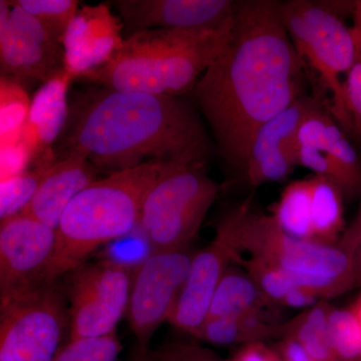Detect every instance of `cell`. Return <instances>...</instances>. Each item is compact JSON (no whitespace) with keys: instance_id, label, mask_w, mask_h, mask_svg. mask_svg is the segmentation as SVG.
Returning a JSON list of instances; mask_svg holds the SVG:
<instances>
[{"instance_id":"603a6c76","label":"cell","mask_w":361,"mask_h":361,"mask_svg":"<svg viewBox=\"0 0 361 361\" xmlns=\"http://www.w3.org/2000/svg\"><path fill=\"white\" fill-rule=\"evenodd\" d=\"M278 226L294 238L313 240L310 177L289 183L279 200L271 207Z\"/></svg>"},{"instance_id":"4316f807","label":"cell","mask_w":361,"mask_h":361,"mask_svg":"<svg viewBox=\"0 0 361 361\" xmlns=\"http://www.w3.org/2000/svg\"><path fill=\"white\" fill-rule=\"evenodd\" d=\"M13 2L32 14L51 37L61 44L78 11V1L75 0H16Z\"/></svg>"},{"instance_id":"5bb4252c","label":"cell","mask_w":361,"mask_h":361,"mask_svg":"<svg viewBox=\"0 0 361 361\" xmlns=\"http://www.w3.org/2000/svg\"><path fill=\"white\" fill-rule=\"evenodd\" d=\"M298 166L337 185L344 197L361 192V158L323 104L308 114L298 133Z\"/></svg>"},{"instance_id":"d6a6232c","label":"cell","mask_w":361,"mask_h":361,"mask_svg":"<svg viewBox=\"0 0 361 361\" xmlns=\"http://www.w3.org/2000/svg\"><path fill=\"white\" fill-rule=\"evenodd\" d=\"M337 245L348 254L355 273V287H361V203L355 219L342 233Z\"/></svg>"},{"instance_id":"d4e9b609","label":"cell","mask_w":361,"mask_h":361,"mask_svg":"<svg viewBox=\"0 0 361 361\" xmlns=\"http://www.w3.org/2000/svg\"><path fill=\"white\" fill-rule=\"evenodd\" d=\"M0 99L1 148H6L20 142L32 103L25 90L18 82L6 77L1 78Z\"/></svg>"},{"instance_id":"8992f818","label":"cell","mask_w":361,"mask_h":361,"mask_svg":"<svg viewBox=\"0 0 361 361\" xmlns=\"http://www.w3.org/2000/svg\"><path fill=\"white\" fill-rule=\"evenodd\" d=\"M282 23L304 63L317 71L323 85L331 92L329 111L348 135L351 123L346 106L345 87L341 75L356 61L353 30L341 16L325 8L320 1L290 0L278 2Z\"/></svg>"},{"instance_id":"83f0119b","label":"cell","mask_w":361,"mask_h":361,"mask_svg":"<svg viewBox=\"0 0 361 361\" xmlns=\"http://www.w3.org/2000/svg\"><path fill=\"white\" fill-rule=\"evenodd\" d=\"M237 264L249 273L266 298L274 305H280L289 292L300 287L293 275L258 259L242 256Z\"/></svg>"},{"instance_id":"ba28073f","label":"cell","mask_w":361,"mask_h":361,"mask_svg":"<svg viewBox=\"0 0 361 361\" xmlns=\"http://www.w3.org/2000/svg\"><path fill=\"white\" fill-rule=\"evenodd\" d=\"M68 329L58 281L0 300V361H52Z\"/></svg>"},{"instance_id":"7c38bea8","label":"cell","mask_w":361,"mask_h":361,"mask_svg":"<svg viewBox=\"0 0 361 361\" xmlns=\"http://www.w3.org/2000/svg\"><path fill=\"white\" fill-rule=\"evenodd\" d=\"M0 66L4 75L45 82L66 70L65 47L32 14L0 1Z\"/></svg>"},{"instance_id":"1f68e13d","label":"cell","mask_w":361,"mask_h":361,"mask_svg":"<svg viewBox=\"0 0 361 361\" xmlns=\"http://www.w3.org/2000/svg\"><path fill=\"white\" fill-rule=\"evenodd\" d=\"M351 135L361 146V61L356 59L344 80Z\"/></svg>"},{"instance_id":"d6986e66","label":"cell","mask_w":361,"mask_h":361,"mask_svg":"<svg viewBox=\"0 0 361 361\" xmlns=\"http://www.w3.org/2000/svg\"><path fill=\"white\" fill-rule=\"evenodd\" d=\"M73 78L66 68L45 82L33 97L20 139L30 161L39 160V157L51 153V145L58 141L65 129L70 109L66 94Z\"/></svg>"},{"instance_id":"8fae6325","label":"cell","mask_w":361,"mask_h":361,"mask_svg":"<svg viewBox=\"0 0 361 361\" xmlns=\"http://www.w3.org/2000/svg\"><path fill=\"white\" fill-rule=\"evenodd\" d=\"M241 215L240 203L220 221L213 241L195 252L186 282L169 322L175 329L195 337L205 323L221 279L228 268L243 256L240 248Z\"/></svg>"},{"instance_id":"4fadbf2b","label":"cell","mask_w":361,"mask_h":361,"mask_svg":"<svg viewBox=\"0 0 361 361\" xmlns=\"http://www.w3.org/2000/svg\"><path fill=\"white\" fill-rule=\"evenodd\" d=\"M56 230L20 213L0 226V300L47 282Z\"/></svg>"},{"instance_id":"cb8c5ba5","label":"cell","mask_w":361,"mask_h":361,"mask_svg":"<svg viewBox=\"0 0 361 361\" xmlns=\"http://www.w3.org/2000/svg\"><path fill=\"white\" fill-rule=\"evenodd\" d=\"M51 154L37 161V165L30 170L1 180L0 191V219H8L25 210L37 193L40 183L49 168L56 163Z\"/></svg>"},{"instance_id":"ac0fdd59","label":"cell","mask_w":361,"mask_h":361,"mask_svg":"<svg viewBox=\"0 0 361 361\" xmlns=\"http://www.w3.org/2000/svg\"><path fill=\"white\" fill-rule=\"evenodd\" d=\"M94 180L97 169L84 156L66 154L49 168L37 193L21 213L56 230L68 204Z\"/></svg>"},{"instance_id":"f35d334b","label":"cell","mask_w":361,"mask_h":361,"mask_svg":"<svg viewBox=\"0 0 361 361\" xmlns=\"http://www.w3.org/2000/svg\"><path fill=\"white\" fill-rule=\"evenodd\" d=\"M353 13V18H355V26L353 27L361 28V0L355 1Z\"/></svg>"},{"instance_id":"7402d4cb","label":"cell","mask_w":361,"mask_h":361,"mask_svg":"<svg viewBox=\"0 0 361 361\" xmlns=\"http://www.w3.org/2000/svg\"><path fill=\"white\" fill-rule=\"evenodd\" d=\"M331 305L319 302L281 325L280 336L290 337L316 361H337L329 336V315Z\"/></svg>"},{"instance_id":"e0dca14e","label":"cell","mask_w":361,"mask_h":361,"mask_svg":"<svg viewBox=\"0 0 361 361\" xmlns=\"http://www.w3.org/2000/svg\"><path fill=\"white\" fill-rule=\"evenodd\" d=\"M122 27L104 4L80 9L63 37L66 70L80 78L106 63L123 42Z\"/></svg>"},{"instance_id":"484cf974","label":"cell","mask_w":361,"mask_h":361,"mask_svg":"<svg viewBox=\"0 0 361 361\" xmlns=\"http://www.w3.org/2000/svg\"><path fill=\"white\" fill-rule=\"evenodd\" d=\"M330 341L337 361H361V327L351 307L331 306Z\"/></svg>"},{"instance_id":"e575fe53","label":"cell","mask_w":361,"mask_h":361,"mask_svg":"<svg viewBox=\"0 0 361 361\" xmlns=\"http://www.w3.org/2000/svg\"><path fill=\"white\" fill-rule=\"evenodd\" d=\"M322 298L319 294L311 289L304 287H296L293 290L289 292L288 295L285 297L279 306L283 307L293 308V310H308L313 307L319 302Z\"/></svg>"},{"instance_id":"4dcf8cb0","label":"cell","mask_w":361,"mask_h":361,"mask_svg":"<svg viewBox=\"0 0 361 361\" xmlns=\"http://www.w3.org/2000/svg\"><path fill=\"white\" fill-rule=\"evenodd\" d=\"M149 353L154 361H237L224 360L211 349L189 342H171Z\"/></svg>"},{"instance_id":"836d02e7","label":"cell","mask_w":361,"mask_h":361,"mask_svg":"<svg viewBox=\"0 0 361 361\" xmlns=\"http://www.w3.org/2000/svg\"><path fill=\"white\" fill-rule=\"evenodd\" d=\"M237 361H283L276 348L266 342H253L241 346L234 357Z\"/></svg>"},{"instance_id":"ab89813d","label":"cell","mask_w":361,"mask_h":361,"mask_svg":"<svg viewBox=\"0 0 361 361\" xmlns=\"http://www.w3.org/2000/svg\"><path fill=\"white\" fill-rule=\"evenodd\" d=\"M350 307L353 312H355L356 318H357L358 322H360L361 327V294L357 297V299H356L355 303H353Z\"/></svg>"},{"instance_id":"5b68a950","label":"cell","mask_w":361,"mask_h":361,"mask_svg":"<svg viewBox=\"0 0 361 361\" xmlns=\"http://www.w3.org/2000/svg\"><path fill=\"white\" fill-rule=\"evenodd\" d=\"M252 200L251 196L241 203L242 254L293 275L299 286L315 291L322 299L355 288L353 264L341 247L294 238L272 216L257 212Z\"/></svg>"},{"instance_id":"9a60e30c","label":"cell","mask_w":361,"mask_h":361,"mask_svg":"<svg viewBox=\"0 0 361 361\" xmlns=\"http://www.w3.org/2000/svg\"><path fill=\"white\" fill-rule=\"evenodd\" d=\"M322 103L318 97L304 94L258 130L242 173L251 187L290 177L298 166L299 130L308 114Z\"/></svg>"},{"instance_id":"f546056e","label":"cell","mask_w":361,"mask_h":361,"mask_svg":"<svg viewBox=\"0 0 361 361\" xmlns=\"http://www.w3.org/2000/svg\"><path fill=\"white\" fill-rule=\"evenodd\" d=\"M195 337L217 346L249 344L241 316L208 318Z\"/></svg>"},{"instance_id":"6da1fadb","label":"cell","mask_w":361,"mask_h":361,"mask_svg":"<svg viewBox=\"0 0 361 361\" xmlns=\"http://www.w3.org/2000/svg\"><path fill=\"white\" fill-rule=\"evenodd\" d=\"M193 94L221 156L242 175L258 130L306 94L304 61L277 1L235 2L227 42Z\"/></svg>"},{"instance_id":"d590c367","label":"cell","mask_w":361,"mask_h":361,"mask_svg":"<svg viewBox=\"0 0 361 361\" xmlns=\"http://www.w3.org/2000/svg\"><path fill=\"white\" fill-rule=\"evenodd\" d=\"M275 348L283 361H316L295 339L290 337H282Z\"/></svg>"},{"instance_id":"3957f363","label":"cell","mask_w":361,"mask_h":361,"mask_svg":"<svg viewBox=\"0 0 361 361\" xmlns=\"http://www.w3.org/2000/svg\"><path fill=\"white\" fill-rule=\"evenodd\" d=\"M232 23L233 18L218 30L155 28L133 33L106 63L80 78L106 89L156 96L193 92L224 47Z\"/></svg>"},{"instance_id":"74e56055","label":"cell","mask_w":361,"mask_h":361,"mask_svg":"<svg viewBox=\"0 0 361 361\" xmlns=\"http://www.w3.org/2000/svg\"><path fill=\"white\" fill-rule=\"evenodd\" d=\"M129 361H154L153 358H152L151 353L149 350L148 351H142L140 350L137 348V350L135 351L134 355L130 358Z\"/></svg>"},{"instance_id":"9c48e42d","label":"cell","mask_w":361,"mask_h":361,"mask_svg":"<svg viewBox=\"0 0 361 361\" xmlns=\"http://www.w3.org/2000/svg\"><path fill=\"white\" fill-rule=\"evenodd\" d=\"M133 274L129 265L113 259L85 262L71 271L68 339L116 334V325L127 314Z\"/></svg>"},{"instance_id":"44dd1931","label":"cell","mask_w":361,"mask_h":361,"mask_svg":"<svg viewBox=\"0 0 361 361\" xmlns=\"http://www.w3.org/2000/svg\"><path fill=\"white\" fill-rule=\"evenodd\" d=\"M310 182L313 240L327 245H337L345 230L344 195L341 188L323 176H310Z\"/></svg>"},{"instance_id":"30bf717a","label":"cell","mask_w":361,"mask_h":361,"mask_svg":"<svg viewBox=\"0 0 361 361\" xmlns=\"http://www.w3.org/2000/svg\"><path fill=\"white\" fill-rule=\"evenodd\" d=\"M194 254L189 247L153 250L135 268L126 316L140 350H149L157 330L170 322Z\"/></svg>"},{"instance_id":"f1b7e54d","label":"cell","mask_w":361,"mask_h":361,"mask_svg":"<svg viewBox=\"0 0 361 361\" xmlns=\"http://www.w3.org/2000/svg\"><path fill=\"white\" fill-rule=\"evenodd\" d=\"M122 349L116 334L68 339L52 361H116Z\"/></svg>"},{"instance_id":"2e32d148","label":"cell","mask_w":361,"mask_h":361,"mask_svg":"<svg viewBox=\"0 0 361 361\" xmlns=\"http://www.w3.org/2000/svg\"><path fill=\"white\" fill-rule=\"evenodd\" d=\"M232 0H116V7L128 37L142 30H218L234 14Z\"/></svg>"},{"instance_id":"ffe728a7","label":"cell","mask_w":361,"mask_h":361,"mask_svg":"<svg viewBox=\"0 0 361 361\" xmlns=\"http://www.w3.org/2000/svg\"><path fill=\"white\" fill-rule=\"evenodd\" d=\"M272 305L249 273L232 264L216 289L208 318L248 314Z\"/></svg>"},{"instance_id":"277c9868","label":"cell","mask_w":361,"mask_h":361,"mask_svg":"<svg viewBox=\"0 0 361 361\" xmlns=\"http://www.w3.org/2000/svg\"><path fill=\"white\" fill-rule=\"evenodd\" d=\"M177 163L151 161L92 182L66 207L56 228V243L47 282L58 281L84 264L92 252L139 226L152 188Z\"/></svg>"},{"instance_id":"8d00e7d4","label":"cell","mask_w":361,"mask_h":361,"mask_svg":"<svg viewBox=\"0 0 361 361\" xmlns=\"http://www.w3.org/2000/svg\"><path fill=\"white\" fill-rule=\"evenodd\" d=\"M353 39H355L356 49V59L361 61V28L353 27Z\"/></svg>"},{"instance_id":"52a82bcc","label":"cell","mask_w":361,"mask_h":361,"mask_svg":"<svg viewBox=\"0 0 361 361\" xmlns=\"http://www.w3.org/2000/svg\"><path fill=\"white\" fill-rule=\"evenodd\" d=\"M219 193L206 163L173 164L152 188L139 226L153 250L186 248Z\"/></svg>"},{"instance_id":"7a4b0ae2","label":"cell","mask_w":361,"mask_h":361,"mask_svg":"<svg viewBox=\"0 0 361 361\" xmlns=\"http://www.w3.org/2000/svg\"><path fill=\"white\" fill-rule=\"evenodd\" d=\"M59 139L66 154H80L111 174L151 161L206 163L211 152L189 102L104 87L78 92Z\"/></svg>"}]
</instances>
